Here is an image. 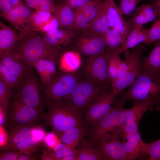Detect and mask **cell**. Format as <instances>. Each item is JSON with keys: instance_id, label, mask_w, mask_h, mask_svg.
Segmentation results:
<instances>
[{"instance_id": "6da1fadb", "label": "cell", "mask_w": 160, "mask_h": 160, "mask_svg": "<svg viewBox=\"0 0 160 160\" xmlns=\"http://www.w3.org/2000/svg\"><path fill=\"white\" fill-rule=\"evenodd\" d=\"M122 94L116 100L110 111L101 120L87 129V138L83 140L86 144L92 146L105 143L111 139L121 138L125 133L124 118L126 102Z\"/></svg>"}, {"instance_id": "7a4b0ae2", "label": "cell", "mask_w": 160, "mask_h": 160, "mask_svg": "<svg viewBox=\"0 0 160 160\" xmlns=\"http://www.w3.org/2000/svg\"><path fill=\"white\" fill-rule=\"evenodd\" d=\"M32 31L19 34V38L11 50L20 58L28 70L31 71L36 63L43 58L51 60L58 65L62 53L49 47L43 36Z\"/></svg>"}, {"instance_id": "3957f363", "label": "cell", "mask_w": 160, "mask_h": 160, "mask_svg": "<svg viewBox=\"0 0 160 160\" xmlns=\"http://www.w3.org/2000/svg\"><path fill=\"white\" fill-rule=\"evenodd\" d=\"M48 111L41 117L44 125L50 127L56 134L84 125L82 115L63 101L47 106Z\"/></svg>"}, {"instance_id": "277c9868", "label": "cell", "mask_w": 160, "mask_h": 160, "mask_svg": "<svg viewBox=\"0 0 160 160\" xmlns=\"http://www.w3.org/2000/svg\"><path fill=\"white\" fill-rule=\"evenodd\" d=\"M122 93L126 101L152 100L160 105V76L140 69L134 82Z\"/></svg>"}, {"instance_id": "5b68a950", "label": "cell", "mask_w": 160, "mask_h": 160, "mask_svg": "<svg viewBox=\"0 0 160 160\" xmlns=\"http://www.w3.org/2000/svg\"><path fill=\"white\" fill-rule=\"evenodd\" d=\"M80 80L79 76L75 72L57 73L50 81L41 87L43 104L47 107L64 100Z\"/></svg>"}, {"instance_id": "8992f818", "label": "cell", "mask_w": 160, "mask_h": 160, "mask_svg": "<svg viewBox=\"0 0 160 160\" xmlns=\"http://www.w3.org/2000/svg\"><path fill=\"white\" fill-rule=\"evenodd\" d=\"M108 87L88 80L80 81L71 93L62 100L79 111L85 114L91 106L103 94Z\"/></svg>"}, {"instance_id": "52a82bcc", "label": "cell", "mask_w": 160, "mask_h": 160, "mask_svg": "<svg viewBox=\"0 0 160 160\" xmlns=\"http://www.w3.org/2000/svg\"><path fill=\"white\" fill-rule=\"evenodd\" d=\"M9 131L23 127L39 124L42 112L27 105L13 97L7 111Z\"/></svg>"}, {"instance_id": "ba28073f", "label": "cell", "mask_w": 160, "mask_h": 160, "mask_svg": "<svg viewBox=\"0 0 160 160\" xmlns=\"http://www.w3.org/2000/svg\"><path fill=\"white\" fill-rule=\"evenodd\" d=\"M146 49L144 44L141 43L134 48L132 53L125 57L127 64V72L123 76L113 81L111 85L112 89L119 95L134 82L138 76L141 69L143 55Z\"/></svg>"}, {"instance_id": "9c48e42d", "label": "cell", "mask_w": 160, "mask_h": 160, "mask_svg": "<svg viewBox=\"0 0 160 160\" xmlns=\"http://www.w3.org/2000/svg\"><path fill=\"white\" fill-rule=\"evenodd\" d=\"M36 77L30 72L16 89L14 97L24 104L42 112L43 103Z\"/></svg>"}, {"instance_id": "30bf717a", "label": "cell", "mask_w": 160, "mask_h": 160, "mask_svg": "<svg viewBox=\"0 0 160 160\" xmlns=\"http://www.w3.org/2000/svg\"><path fill=\"white\" fill-rule=\"evenodd\" d=\"M111 52H105L88 57L86 59L84 73L88 80L109 87L111 85L108 72V61Z\"/></svg>"}, {"instance_id": "8fae6325", "label": "cell", "mask_w": 160, "mask_h": 160, "mask_svg": "<svg viewBox=\"0 0 160 160\" xmlns=\"http://www.w3.org/2000/svg\"><path fill=\"white\" fill-rule=\"evenodd\" d=\"M74 47L81 55L88 57L97 55L108 50L102 36L96 34L88 28L77 38Z\"/></svg>"}, {"instance_id": "7c38bea8", "label": "cell", "mask_w": 160, "mask_h": 160, "mask_svg": "<svg viewBox=\"0 0 160 160\" xmlns=\"http://www.w3.org/2000/svg\"><path fill=\"white\" fill-rule=\"evenodd\" d=\"M119 95L112 89L102 95L89 107L85 114V121L87 126L97 122L111 110Z\"/></svg>"}, {"instance_id": "4fadbf2b", "label": "cell", "mask_w": 160, "mask_h": 160, "mask_svg": "<svg viewBox=\"0 0 160 160\" xmlns=\"http://www.w3.org/2000/svg\"><path fill=\"white\" fill-rule=\"evenodd\" d=\"M154 107H159L157 102L145 100L133 102V106L126 109L124 123V133L133 134L138 132L139 122L145 113Z\"/></svg>"}, {"instance_id": "5bb4252c", "label": "cell", "mask_w": 160, "mask_h": 160, "mask_svg": "<svg viewBox=\"0 0 160 160\" xmlns=\"http://www.w3.org/2000/svg\"><path fill=\"white\" fill-rule=\"evenodd\" d=\"M32 13L30 9L23 5L4 13L2 15L18 31L19 34H23L33 31L31 23V18Z\"/></svg>"}, {"instance_id": "9a60e30c", "label": "cell", "mask_w": 160, "mask_h": 160, "mask_svg": "<svg viewBox=\"0 0 160 160\" xmlns=\"http://www.w3.org/2000/svg\"><path fill=\"white\" fill-rule=\"evenodd\" d=\"M111 28L116 31L120 36L122 42L124 54L129 52L125 48L127 30L126 21L120 12L114 0H104Z\"/></svg>"}, {"instance_id": "2e32d148", "label": "cell", "mask_w": 160, "mask_h": 160, "mask_svg": "<svg viewBox=\"0 0 160 160\" xmlns=\"http://www.w3.org/2000/svg\"><path fill=\"white\" fill-rule=\"evenodd\" d=\"M104 160H131L121 138L111 139L95 147Z\"/></svg>"}, {"instance_id": "e0dca14e", "label": "cell", "mask_w": 160, "mask_h": 160, "mask_svg": "<svg viewBox=\"0 0 160 160\" xmlns=\"http://www.w3.org/2000/svg\"><path fill=\"white\" fill-rule=\"evenodd\" d=\"M121 138L131 160L148 156L149 143L143 141L138 132L133 134L124 133Z\"/></svg>"}, {"instance_id": "ac0fdd59", "label": "cell", "mask_w": 160, "mask_h": 160, "mask_svg": "<svg viewBox=\"0 0 160 160\" xmlns=\"http://www.w3.org/2000/svg\"><path fill=\"white\" fill-rule=\"evenodd\" d=\"M44 41L50 48L63 53L64 49L75 39V33L71 31L57 28L43 35Z\"/></svg>"}, {"instance_id": "d6986e66", "label": "cell", "mask_w": 160, "mask_h": 160, "mask_svg": "<svg viewBox=\"0 0 160 160\" xmlns=\"http://www.w3.org/2000/svg\"><path fill=\"white\" fill-rule=\"evenodd\" d=\"M158 14L150 4H143L136 7L126 21L128 30L135 26L148 23L155 20Z\"/></svg>"}, {"instance_id": "ffe728a7", "label": "cell", "mask_w": 160, "mask_h": 160, "mask_svg": "<svg viewBox=\"0 0 160 160\" xmlns=\"http://www.w3.org/2000/svg\"><path fill=\"white\" fill-rule=\"evenodd\" d=\"M39 124L22 127L9 131L7 144L1 149H9L18 143L44 131Z\"/></svg>"}, {"instance_id": "44dd1931", "label": "cell", "mask_w": 160, "mask_h": 160, "mask_svg": "<svg viewBox=\"0 0 160 160\" xmlns=\"http://www.w3.org/2000/svg\"><path fill=\"white\" fill-rule=\"evenodd\" d=\"M0 63L4 65L13 73L20 83L31 71L26 67L19 57L11 51L0 57Z\"/></svg>"}, {"instance_id": "7402d4cb", "label": "cell", "mask_w": 160, "mask_h": 160, "mask_svg": "<svg viewBox=\"0 0 160 160\" xmlns=\"http://www.w3.org/2000/svg\"><path fill=\"white\" fill-rule=\"evenodd\" d=\"M75 13V11L64 0L56 5L53 15L57 20L59 28L73 31Z\"/></svg>"}, {"instance_id": "603a6c76", "label": "cell", "mask_w": 160, "mask_h": 160, "mask_svg": "<svg viewBox=\"0 0 160 160\" xmlns=\"http://www.w3.org/2000/svg\"><path fill=\"white\" fill-rule=\"evenodd\" d=\"M82 64L81 54L76 50H69L62 53L58 65L60 71L74 73L80 68Z\"/></svg>"}, {"instance_id": "cb8c5ba5", "label": "cell", "mask_w": 160, "mask_h": 160, "mask_svg": "<svg viewBox=\"0 0 160 160\" xmlns=\"http://www.w3.org/2000/svg\"><path fill=\"white\" fill-rule=\"evenodd\" d=\"M19 33L9 26L0 22V57L9 53L19 38Z\"/></svg>"}, {"instance_id": "d4e9b609", "label": "cell", "mask_w": 160, "mask_h": 160, "mask_svg": "<svg viewBox=\"0 0 160 160\" xmlns=\"http://www.w3.org/2000/svg\"><path fill=\"white\" fill-rule=\"evenodd\" d=\"M156 42L149 55L142 57L141 69L160 76V39Z\"/></svg>"}, {"instance_id": "484cf974", "label": "cell", "mask_w": 160, "mask_h": 160, "mask_svg": "<svg viewBox=\"0 0 160 160\" xmlns=\"http://www.w3.org/2000/svg\"><path fill=\"white\" fill-rule=\"evenodd\" d=\"M53 61L47 58L38 61L34 65L38 74L41 86L50 81L57 74L56 66Z\"/></svg>"}, {"instance_id": "4316f807", "label": "cell", "mask_w": 160, "mask_h": 160, "mask_svg": "<svg viewBox=\"0 0 160 160\" xmlns=\"http://www.w3.org/2000/svg\"><path fill=\"white\" fill-rule=\"evenodd\" d=\"M111 28L104 0L100 11L96 17L89 22L88 29L96 34L103 36Z\"/></svg>"}, {"instance_id": "83f0119b", "label": "cell", "mask_w": 160, "mask_h": 160, "mask_svg": "<svg viewBox=\"0 0 160 160\" xmlns=\"http://www.w3.org/2000/svg\"><path fill=\"white\" fill-rule=\"evenodd\" d=\"M87 134V128L84 124L56 134L61 142L76 148Z\"/></svg>"}, {"instance_id": "f1b7e54d", "label": "cell", "mask_w": 160, "mask_h": 160, "mask_svg": "<svg viewBox=\"0 0 160 160\" xmlns=\"http://www.w3.org/2000/svg\"><path fill=\"white\" fill-rule=\"evenodd\" d=\"M46 135L44 130L18 143L9 149L18 150L24 154L36 152L41 148Z\"/></svg>"}, {"instance_id": "f546056e", "label": "cell", "mask_w": 160, "mask_h": 160, "mask_svg": "<svg viewBox=\"0 0 160 160\" xmlns=\"http://www.w3.org/2000/svg\"><path fill=\"white\" fill-rule=\"evenodd\" d=\"M149 29L144 28L143 25L133 27L128 30L125 42V48L127 51L134 48L147 39Z\"/></svg>"}, {"instance_id": "4dcf8cb0", "label": "cell", "mask_w": 160, "mask_h": 160, "mask_svg": "<svg viewBox=\"0 0 160 160\" xmlns=\"http://www.w3.org/2000/svg\"><path fill=\"white\" fill-rule=\"evenodd\" d=\"M102 36L108 50L111 53L121 54L123 51L121 38L115 30L110 28Z\"/></svg>"}, {"instance_id": "1f68e13d", "label": "cell", "mask_w": 160, "mask_h": 160, "mask_svg": "<svg viewBox=\"0 0 160 160\" xmlns=\"http://www.w3.org/2000/svg\"><path fill=\"white\" fill-rule=\"evenodd\" d=\"M52 15L50 13L41 10H37L33 12L31 18V25L33 31H40Z\"/></svg>"}, {"instance_id": "d6a6232c", "label": "cell", "mask_w": 160, "mask_h": 160, "mask_svg": "<svg viewBox=\"0 0 160 160\" xmlns=\"http://www.w3.org/2000/svg\"><path fill=\"white\" fill-rule=\"evenodd\" d=\"M14 89L0 79V111L7 113L9 101Z\"/></svg>"}, {"instance_id": "836d02e7", "label": "cell", "mask_w": 160, "mask_h": 160, "mask_svg": "<svg viewBox=\"0 0 160 160\" xmlns=\"http://www.w3.org/2000/svg\"><path fill=\"white\" fill-rule=\"evenodd\" d=\"M79 150L77 160H102L103 158L95 147L88 145L82 144Z\"/></svg>"}, {"instance_id": "e575fe53", "label": "cell", "mask_w": 160, "mask_h": 160, "mask_svg": "<svg viewBox=\"0 0 160 160\" xmlns=\"http://www.w3.org/2000/svg\"><path fill=\"white\" fill-rule=\"evenodd\" d=\"M103 0H94L80 10L89 22L97 15L103 5Z\"/></svg>"}, {"instance_id": "d590c367", "label": "cell", "mask_w": 160, "mask_h": 160, "mask_svg": "<svg viewBox=\"0 0 160 160\" xmlns=\"http://www.w3.org/2000/svg\"><path fill=\"white\" fill-rule=\"evenodd\" d=\"M53 153L56 160L70 155L77 156L79 150L76 148L65 143H60L53 149Z\"/></svg>"}, {"instance_id": "8d00e7d4", "label": "cell", "mask_w": 160, "mask_h": 160, "mask_svg": "<svg viewBox=\"0 0 160 160\" xmlns=\"http://www.w3.org/2000/svg\"><path fill=\"white\" fill-rule=\"evenodd\" d=\"M0 79L9 85L14 89H16L20 83L15 75L1 63H0Z\"/></svg>"}, {"instance_id": "74e56055", "label": "cell", "mask_w": 160, "mask_h": 160, "mask_svg": "<svg viewBox=\"0 0 160 160\" xmlns=\"http://www.w3.org/2000/svg\"><path fill=\"white\" fill-rule=\"evenodd\" d=\"M120 54L119 53H111L108 60V72L111 83L118 77V61L120 58Z\"/></svg>"}, {"instance_id": "f35d334b", "label": "cell", "mask_w": 160, "mask_h": 160, "mask_svg": "<svg viewBox=\"0 0 160 160\" xmlns=\"http://www.w3.org/2000/svg\"><path fill=\"white\" fill-rule=\"evenodd\" d=\"M160 39V14L149 29L148 37L143 44L150 45Z\"/></svg>"}, {"instance_id": "ab89813d", "label": "cell", "mask_w": 160, "mask_h": 160, "mask_svg": "<svg viewBox=\"0 0 160 160\" xmlns=\"http://www.w3.org/2000/svg\"><path fill=\"white\" fill-rule=\"evenodd\" d=\"M89 21L80 10L75 11L73 23V31L76 32L82 31L87 29Z\"/></svg>"}, {"instance_id": "60d3db41", "label": "cell", "mask_w": 160, "mask_h": 160, "mask_svg": "<svg viewBox=\"0 0 160 160\" xmlns=\"http://www.w3.org/2000/svg\"><path fill=\"white\" fill-rule=\"evenodd\" d=\"M142 0H119V9L123 15L131 14L135 9L137 4Z\"/></svg>"}, {"instance_id": "b9f144b4", "label": "cell", "mask_w": 160, "mask_h": 160, "mask_svg": "<svg viewBox=\"0 0 160 160\" xmlns=\"http://www.w3.org/2000/svg\"><path fill=\"white\" fill-rule=\"evenodd\" d=\"M148 156L147 160H160V138L149 143Z\"/></svg>"}, {"instance_id": "7bdbcfd3", "label": "cell", "mask_w": 160, "mask_h": 160, "mask_svg": "<svg viewBox=\"0 0 160 160\" xmlns=\"http://www.w3.org/2000/svg\"><path fill=\"white\" fill-rule=\"evenodd\" d=\"M23 5L22 0H0V10L2 14Z\"/></svg>"}, {"instance_id": "ee69618b", "label": "cell", "mask_w": 160, "mask_h": 160, "mask_svg": "<svg viewBox=\"0 0 160 160\" xmlns=\"http://www.w3.org/2000/svg\"><path fill=\"white\" fill-rule=\"evenodd\" d=\"M23 154L20 151L13 149H1L0 160H17Z\"/></svg>"}, {"instance_id": "f6af8a7d", "label": "cell", "mask_w": 160, "mask_h": 160, "mask_svg": "<svg viewBox=\"0 0 160 160\" xmlns=\"http://www.w3.org/2000/svg\"><path fill=\"white\" fill-rule=\"evenodd\" d=\"M60 141L57 135L55 132L46 134L44 140V142L46 145L53 150L57 144L60 143Z\"/></svg>"}, {"instance_id": "bcb514c9", "label": "cell", "mask_w": 160, "mask_h": 160, "mask_svg": "<svg viewBox=\"0 0 160 160\" xmlns=\"http://www.w3.org/2000/svg\"><path fill=\"white\" fill-rule=\"evenodd\" d=\"M59 25L56 18L52 15L50 19L43 27L40 31L43 34L52 30L59 28Z\"/></svg>"}, {"instance_id": "7dc6e473", "label": "cell", "mask_w": 160, "mask_h": 160, "mask_svg": "<svg viewBox=\"0 0 160 160\" xmlns=\"http://www.w3.org/2000/svg\"><path fill=\"white\" fill-rule=\"evenodd\" d=\"M56 8L53 0H43L36 11L41 10L53 14Z\"/></svg>"}, {"instance_id": "c3c4849f", "label": "cell", "mask_w": 160, "mask_h": 160, "mask_svg": "<svg viewBox=\"0 0 160 160\" xmlns=\"http://www.w3.org/2000/svg\"><path fill=\"white\" fill-rule=\"evenodd\" d=\"M94 0H64L75 11L80 10Z\"/></svg>"}, {"instance_id": "681fc988", "label": "cell", "mask_w": 160, "mask_h": 160, "mask_svg": "<svg viewBox=\"0 0 160 160\" xmlns=\"http://www.w3.org/2000/svg\"><path fill=\"white\" fill-rule=\"evenodd\" d=\"M127 69V64L125 61H123L120 58L118 61V77L120 78L123 76L126 73Z\"/></svg>"}, {"instance_id": "f907efd6", "label": "cell", "mask_w": 160, "mask_h": 160, "mask_svg": "<svg viewBox=\"0 0 160 160\" xmlns=\"http://www.w3.org/2000/svg\"><path fill=\"white\" fill-rule=\"evenodd\" d=\"M8 140V133L4 127L0 126V146L3 147L7 145Z\"/></svg>"}, {"instance_id": "816d5d0a", "label": "cell", "mask_w": 160, "mask_h": 160, "mask_svg": "<svg viewBox=\"0 0 160 160\" xmlns=\"http://www.w3.org/2000/svg\"><path fill=\"white\" fill-rule=\"evenodd\" d=\"M27 7L35 10L43 0H24Z\"/></svg>"}, {"instance_id": "f5cc1de1", "label": "cell", "mask_w": 160, "mask_h": 160, "mask_svg": "<svg viewBox=\"0 0 160 160\" xmlns=\"http://www.w3.org/2000/svg\"><path fill=\"white\" fill-rule=\"evenodd\" d=\"M34 152L30 153L23 154L17 160H34L38 159V156L34 154Z\"/></svg>"}, {"instance_id": "db71d44e", "label": "cell", "mask_w": 160, "mask_h": 160, "mask_svg": "<svg viewBox=\"0 0 160 160\" xmlns=\"http://www.w3.org/2000/svg\"><path fill=\"white\" fill-rule=\"evenodd\" d=\"M149 4L151 5L158 14H160V0H149Z\"/></svg>"}, {"instance_id": "11a10c76", "label": "cell", "mask_w": 160, "mask_h": 160, "mask_svg": "<svg viewBox=\"0 0 160 160\" xmlns=\"http://www.w3.org/2000/svg\"><path fill=\"white\" fill-rule=\"evenodd\" d=\"M43 160H55L56 158L53 153L43 152L41 157Z\"/></svg>"}, {"instance_id": "9f6ffc18", "label": "cell", "mask_w": 160, "mask_h": 160, "mask_svg": "<svg viewBox=\"0 0 160 160\" xmlns=\"http://www.w3.org/2000/svg\"><path fill=\"white\" fill-rule=\"evenodd\" d=\"M77 156L70 155L60 158L59 160H77Z\"/></svg>"}]
</instances>
